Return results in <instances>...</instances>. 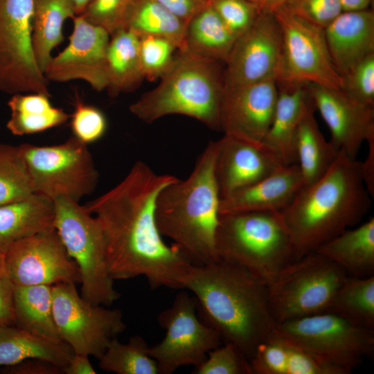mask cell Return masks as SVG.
Returning <instances> with one entry per match:
<instances>
[{"label":"cell","mask_w":374,"mask_h":374,"mask_svg":"<svg viewBox=\"0 0 374 374\" xmlns=\"http://www.w3.org/2000/svg\"><path fill=\"white\" fill-rule=\"evenodd\" d=\"M177 179L137 161L120 183L84 205L101 226L114 280L143 276L153 290L185 289L192 265L163 241L154 214L159 193Z\"/></svg>","instance_id":"6da1fadb"},{"label":"cell","mask_w":374,"mask_h":374,"mask_svg":"<svg viewBox=\"0 0 374 374\" xmlns=\"http://www.w3.org/2000/svg\"><path fill=\"white\" fill-rule=\"evenodd\" d=\"M185 289L197 300L198 317L248 359L273 332L267 285L246 268L219 260L192 265Z\"/></svg>","instance_id":"7a4b0ae2"},{"label":"cell","mask_w":374,"mask_h":374,"mask_svg":"<svg viewBox=\"0 0 374 374\" xmlns=\"http://www.w3.org/2000/svg\"><path fill=\"white\" fill-rule=\"evenodd\" d=\"M364 184L361 161L339 154L318 180L303 186L280 213L288 231L294 260L358 224L372 205Z\"/></svg>","instance_id":"3957f363"},{"label":"cell","mask_w":374,"mask_h":374,"mask_svg":"<svg viewBox=\"0 0 374 374\" xmlns=\"http://www.w3.org/2000/svg\"><path fill=\"white\" fill-rule=\"evenodd\" d=\"M216 153V141H211L190 175L164 187L155 202L159 233L170 239L193 266L219 260L215 250L220 202L214 173Z\"/></svg>","instance_id":"277c9868"},{"label":"cell","mask_w":374,"mask_h":374,"mask_svg":"<svg viewBox=\"0 0 374 374\" xmlns=\"http://www.w3.org/2000/svg\"><path fill=\"white\" fill-rule=\"evenodd\" d=\"M222 62L178 49L159 84L131 104L130 112L147 123L168 115H184L220 130L224 91Z\"/></svg>","instance_id":"5b68a950"},{"label":"cell","mask_w":374,"mask_h":374,"mask_svg":"<svg viewBox=\"0 0 374 374\" xmlns=\"http://www.w3.org/2000/svg\"><path fill=\"white\" fill-rule=\"evenodd\" d=\"M215 250L218 260L246 268L267 285L294 260L280 213L219 214Z\"/></svg>","instance_id":"8992f818"},{"label":"cell","mask_w":374,"mask_h":374,"mask_svg":"<svg viewBox=\"0 0 374 374\" xmlns=\"http://www.w3.org/2000/svg\"><path fill=\"white\" fill-rule=\"evenodd\" d=\"M53 202V226L79 268L80 295L94 305H111L121 294L109 272L104 235L98 220L71 198L60 197Z\"/></svg>","instance_id":"52a82bcc"},{"label":"cell","mask_w":374,"mask_h":374,"mask_svg":"<svg viewBox=\"0 0 374 374\" xmlns=\"http://www.w3.org/2000/svg\"><path fill=\"white\" fill-rule=\"evenodd\" d=\"M348 276L341 267L317 251L292 260L267 285L274 321L278 324L327 312Z\"/></svg>","instance_id":"ba28073f"},{"label":"cell","mask_w":374,"mask_h":374,"mask_svg":"<svg viewBox=\"0 0 374 374\" xmlns=\"http://www.w3.org/2000/svg\"><path fill=\"white\" fill-rule=\"evenodd\" d=\"M273 332L345 374L350 373L374 353V330L331 312L276 324Z\"/></svg>","instance_id":"9c48e42d"},{"label":"cell","mask_w":374,"mask_h":374,"mask_svg":"<svg viewBox=\"0 0 374 374\" xmlns=\"http://www.w3.org/2000/svg\"><path fill=\"white\" fill-rule=\"evenodd\" d=\"M33 192L51 199L67 197L78 202L96 189L99 174L87 144L73 136L62 143L19 145Z\"/></svg>","instance_id":"30bf717a"},{"label":"cell","mask_w":374,"mask_h":374,"mask_svg":"<svg viewBox=\"0 0 374 374\" xmlns=\"http://www.w3.org/2000/svg\"><path fill=\"white\" fill-rule=\"evenodd\" d=\"M52 304L60 337L74 353L99 359L110 341L126 328L119 309L90 303L79 294L74 283L52 285Z\"/></svg>","instance_id":"8fae6325"},{"label":"cell","mask_w":374,"mask_h":374,"mask_svg":"<svg viewBox=\"0 0 374 374\" xmlns=\"http://www.w3.org/2000/svg\"><path fill=\"white\" fill-rule=\"evenodd\" d=\"M33 6V0H0V91L51 97L32 47Z\"/></svg>","instance_id":"7c38bea8"},{"label":"cell","mask_w":374,"mask_h":374,"mask_svg":"<svg viewBox=\"0 0 374 374\" xmlns=\"http://www.w3.org/2000/svg\"><path fill=\"white\" fill-rule=\"evenodd\" d=\"M196 310L195 297L181 291L171 306L159 314L158 323L166 335L148 349L157 363L159 374H172L186 366L197 368L209 351L222 344L219 335L199 319Z\"/></svg>","instance_id":"4fadbf2b"},{"label":"cell","mask_w":374,"mask_h":374,"mask_svg":"<svg viewBox=\"0 0 374 374\" xmlns=\"http://www.w3.org/2000/svg\"><path fill=\"white\" fill-rule=\"evenodd\" d=\"M273 15L282 34V59L277 85L314 84L340 89L341 75L331 60L324 30L283 8Z\"/></svg>","instance_id":"5bb4252c"},{"label":"cell","mask_w":374,"mask_h":374,"mask_svg":"<svg viewBox=\"0 0 374 374\" xmlns=\"http://www.w3.org/2000/svg\"><path fill=\"white\" fill-rule=\"evenodd\" d=\"M5 262L13 285L81 282L79 268L53 226L12 244Z\"/></svg>","instance_id":"9a60e30c"},{"label":"cell","mask_w":374,"mask_h":374,"mask_svg":"<svg viewBox=\"0 0 374 374\" xmlns=\"http://www.w3.org/2000/svg\"><path fill=\"white\" fill-rule=\"evenodd\" d=\"M282 34L273 14L260 12L237 37L225 60L224 88L275 80L280 73Z\"/></svg>","instance_id":"2e32d148"},{"label":"cell","mask_w":374,"mask_h":374,"mask_svg":"<svg viewBox=\"0 0 374 374\" xmlns=\"http://www.w3.org/2000/svg\"><path fill=\"white\" fill-rule=\"evenodd\" d=\"M72 19L73 29L68 45L52 57L44 74L48 81L82 80L96 91L106 89V55L110 35L82 15Z\"/></svg>","instance_id":"e0dca14e"},{"label":"cell","mask_w":374,"mask_h":374,"mask_svg":"<svg viewBox=\"0 0 374 374\" xmlns=\"http://www.w3.org/2000/svg\"><path fill=\"white\" fill-rule=\"evenodd\" d=\"M275 80L224 88L220 113V130L254 144L262 145L278 98Z\"/></svg>","instance_id":"ac0fdd59"},{"label":"cell","mask_w":374,"mask_h":374,"mask_svg":"<svg viewBox=\"0 0 374 374\" xmlns=\"http://www.w3.org/2000/svg\"><path fill=\"white\" fill-rule=\"evenodd\" d=\"M308 92L330 129V142L356 159L363 143L374 137V107L354 100L340 89L309 84Z\"/></svg>","instance_id":"d6986e66"},{"label":"cell","mask_w":374,"mask_h":374,"mask_svg":"<svg viewBox=\"0 0 374 374\" xmlns=\"http://www.w3.org/2000/svg\"><path fill=\"white\" fill-rule=\"evenodd\" d=\"M216 143L214 173L220 199L256 183L283 166L262 145L226 134Z\"/></svg>","instance_id":"ffe728a7"},{"label":"cell","mask_w":374,"mask_h":374,"mask_svg":"<svg viewBox=\"0 0 374 374\" xmlns=\"http://www.w3.org/2000/svg\"><path fill=\"white\" fill-rule=\"evenodd\" d=\"M303 186L298 164L282 166L256 183L220 199L219 214L281 213Z\"/></svg>","instance_id":"44dd1931"},{"label":"cell","mask_w":374,"mask_h":374,"mask_svg":"<svg viewBox=\"0 0 374 374\" xmlns=\"http://www.w3.org/2000/svg\"><path fill=\"white\" fill-rule=\"evenodd\" d=\"M328 52L340 75L374 53V12H342L324 29Z\"/></svg>","instance_id":"7402d4cb"},{"label":"cell","mask_w":374,"mask_h":374,"mask_svg":"<svg viewBox=\"0 0 374 374\" xmlns=\"http://www.w3.org/2000/svg\"><path fill=\"white\" fill-rule=\"evenodd\" d=\"M308 84L277 85L274 116L262 145L283 166L297 164V133L302 117L312 103Z\"/></svg>","instance_id":"603a6c76"},{"label":"cell","mask_w":374,"mask_h":374,"mask_svg":"<svg viewBox=\"0 0 374 374\" xmlns=\"http://www.w3.org/2000/svg\"><path fill=\"white\" fill-rule=\"evenodd\" d=\"M253 374H345L274 332L249 360Z\"/></svg>","instance_id":"cb8c5ba5"},{"label":"cell","mask_w":374,"mask_h":374,"mask_svg":"<svg viewBox=\"0 0 374 374\" xmlns=\"http://www.w3.org/2000/svg\"><path fill=\"white\" fill-rule=\"evenodd\" d=\"M54 202L33 193L0 206V251L6 253L14 242L53 226Z\"/></svg>","instance_id":"d4e9b609"},{"label":"cell","mask_w":374,"mask_h":374,"mask_svg":"<svg viewBox=\"0 0 374 374\" xmlns=\"http://www.w3.org/2000/svg\"><path fill=\"white\" fill-rule=\"evenodd\" d=\"M341 267L348 276L366 277L374 273V218L346 229L317 251Z\"/></svg>","instance_id":"484cf974"},{"label":"cell","mask_w":374,"mask_h":374,"mask_svg":"<svg viewBox=\"0 0 374 374\" xmlns=\"http://www.w3.org/2000/svg\"><path fill=\"white\" fill-rule=\"evenodd\" d=\"M65 342L52 340L16 326H0V367L40 359L64 368L73 355Z\"/></svg>","instance_id":"4316f807"},{"label":"cell","mask_w":374,"mask_h":374,"mask_svg":"<svg viewBox=\"0 0 374 374\" xmlns=\"http://www.w3.org/2000/svg\"><path fill=\"white\" fill-rule=\"evenodd\" d=\"M106 90L110 98L132 92L143 81L139 37L123 29L110 36L106 55Z\"/></svg>","instance_id":"83f0119b"},{"label":"cell","mask_w":374,"mask_h":374,"mask_svg":"<svg viewBox=\"0 0 374 374\" xmlns=\"http://www.w3.org/2000/svg\"><path fill=\"white\" fill-rule=\"evenodd\" d=\"M77 15L71 0H33L31 42L35 58L44 73L51 52L64 37V21Z\"/></svg>","instance_id":"f1b7e54d"},{"label":"cell","mask_w":374,"mask_h":374,"mask_svg":"<svg viewBox=\"0 0 374 374\" xmlns=\"http://www.w3.org/2000/svg\"><path fill=\"white\" fill-rule=\"evenodd\" d=\"M13 313L17 327L52 340L62 341L53 317L52 285H14Z\"/></svg>","instance_id":"f546056e"},{"label":"cell","mask_w":374,"mask_h":374,"mask_svg":"<svg viewBox=\"0 0 374 374\" xmlns=\"http://www.w3.org/2000/svg\"><path fill=\"white\" fill-rule=\"evenodd\" d=\"M235 40L210 1L187 23L184 44L181 50L224 63Z\"/></svg>","instance_id":"4dcf8cb0"},{"label":"cell","mask_w":374,"mask_h":374,"mask_svg":"<svg viewBox=\"0 0 374 374\" xmlns=\"http://www.w3.org/2000/svg\"><path fill=\"white\" fill-rule=\"evenodd\" d=\"M315 111L312 101L302 117L297 133V164L303 186L321 178L332 166L339 152L321 132L314 116Z\"/></svg>","instance_id":"1f68e13d"},{"label":"cell","mask_w":374,"mask_h":374,"mask_svg":"<svg viewBox=\"0 0 374 374\" xmlns=\"http://www.w3.org/2000/svg\"><path fill=\"white\" fill-rule=\"evenodd\" d=\"M49 96L39 93H15L8 102L10 118L6 127L15 136L43 132L66 123L70 116L51 105Z\"/></svg>","instance_id":"d6a6232c"},{"label":"cell","mask_w":374,"mask_h":374,"mask_svg":"<svg viewBox=\"0 0 374 374\" xmlns=\"http://www.w3.org/2000/svg\"><path fill=\"white\" fill-rule=\"evenodd\" d=\"M186 24L155 0H135L126 29L138 37L152 35L166 38L184 47Z\"/></svg>","instance_id":"836d02e7"},{"label":"cell","mask_w":374,"mask_h":374,"mask_svg":"<svg viewBox=\"0 0 374 374\" xmlns=\"http://www.w3.org/2000/svg\"><path fill=\"white\" fill-rule=\"evenodd\" d=\"M327 312L374 330V276H348L337 291Z\"/></svg>","instance_id":"e575fe53"},{"label":"cell","mask_w":374,"mask_h":374,"mask_svg":"<svg viewBox=\"0 0 374 374\" xmlns=\"http://www.w3.org/2000/svg\"><path fill=\"white\" fill-rule=\"evenodd\" d=\"M148 345L139 335L127 344L113 338L99 360L102 370L116 374H159L157 362L148 355Z\"/></svg>","instance_id":"d590c367"},{"label":"cell","mask_w":374,"mask_h":374,"mask_svg":"<svg viewBox=\"0 0 374 374\" xmlns=\"http://www.w3.org/2000/svg\"><path fill=\"white\" fill-rule=\"evenodd\" d=\"M33 193L19 146L0 143V206L24 199Z\"/></svg>","instance_id":"8d00e7d4"},{"label":"cell","mask_w":374,"mask_h":374,"mask_svg":"<svg viewBox=\"0 0 374 374\" xmlns=\"http://www.w3.org/2000/svg\"><path fill=\"white\" fill-rule=\"evenodd\" d=\"M139 50L144 78L154 81L168 70L178 48L166 38L147 35L139 37Z\"/></svg>","instance_id":"74e56055"},{"label":"cell","mask_w":374,"mask_h":374,"mask_svg":"<svg viewBox=\"0 0 374 374\" xmlns=\"http://www.w3.org/2000/svg\"><path fill=\"white\" fill-rule=\"evenodd\" d=\"M135 0H91L82 15L86 20L104 28L109 35L126 29Z\"/></svg>","instance_id":"f35d334b"},{"label":"cell","mask_w":374,"mask_h":374,"mask_svg":"<svg viewBox=\"0 0 374 374\" xmlns=\"http://www.w3.org/2000/svg\"><path fill=\"white\" fill-rule=\"evenodd\" d=\"M340 89L348 97L374 107V53L370 54L341 75Z\"/></svg>","instance_id":"ab89813d"},{"label":"cell","mask_w":374,"mask_h":374,"mask_svg":"<svg viewBox=\"0 0 374 374\" xmlns=\"http://www.w3.org/2000/svg\"><path fill=\"white\" fill-rule=\"evenodd\" d=\"M195 374H253L248 359L231 343H223L208 352Z\"/></svg>","instance_id":"60d3db41"},{"label":"cell","mask_w":374,"mask_h":374,"mask_svg":"<svg viewBox=\"0 0 374 374\" xmlns=\"http://www.w3.org/2000/svg\"><path fill=\"white\" fill-rule=\"evenodd\" d=\"M282 8L322 29L343 12L339 0H289Z\"/></svg>","instance_id":"b9f144b4"},{"label":"cell","mask_w":374,"mask_h":374,"mask_svg":"<svg viewBox=\"0 0 374 374\" xmlns=\"http://www.w3.org/2000/svg\"><path fill=\"white\" fill-rule=\"evenodd\" d=\"M224 25L236 39L253 24L259 12L247 0H210Z\"/></svg>","instance_id":"7bdbcfd3"},{"label":"cell","mask_w":374,"mask_h":374,"mask_svg":"<svg viewBox=\"0 0 374 374\" xmlns=\"http://www.w3.org/2000/svg\"><path fill=\"white\" fill-rule=\"evenodd\" d=\"M71 127L74 136L87 144L103 136L107 123L100 110L77 98L71 116Z\"/></svg>","instance_id":"ee69618b"},{"label":"cell","mask_w":374,"mask_h":374,"mask_svg":"<svg viewBox=\"0 0 374 374\" xmlns=\"http://www.w3.org/2000/svg\"><path fill=\"white\" fill-rule=\"evenodd\" d=\"M13 287L5 262V253L0 251V326L15 325Z\"/></svg>","instance_id":"f6af8a7d"},{"label":"cell","mask_w":374,"mask_h":374,"mask_svg":"<svg viewBox=\"0 0 374 374\" xmlns=\"http://www.w3.org/2000/svg\"><path fill=\"white\" fill-rule=\"evenodd\" d=\"M155 1L186 24L195 15L210 3V0Z\"/></svg>","instance_id":"bcb514c9"},{"label":"cell","mask_w":374,"mask_h":374,"mask_svg":"<svg viewBox=\"0 0 374 374\" xmlns=\"http://www.w3.org/2000/svg\"><path fill=\"white\" fill-rule=\"evenodd\" d=\"M1 373L8 374H62L63 368L40 359H28L16 364L3 366Z\"/></svg>","instance_id":"7dc6e473"},{"label":"cell","mask_w":374,"mask_h":374,"mask_svg":"<svg viewBox=\"0 0 374 374\" xmlns=\"http://www.w3.org/2000/svg\"><path fill=\"white\" fill-rule=\"evenodd\" d=\"M368 146V154L361 162L362 178L366 188L371 197H374V137L366 141Z\"/></svg>","instance_id":"c3c4849f"},{"label":"cell","mask_w":374,"mask_h":374,"mask_svg":"<svg viewBox=\"0 0 374 374\" xmlns=\"http://www.w3.org/2000/svg\"><path fill=\"white\" fill-rule=\"evenodd\" d=\"M66 374H96L97 372L91 364L89 356L74 353L68 364L63 368Z\"/></svg>","instance_id":"681fc988"},{"label":"cell","mask_w":374,"mask_h":374,"mask_svg":"<svg viewBox=\"0 0 374 374\" xmlns=\"http://www.w3.org/2000/svg\"><path fill=\"white\" fill-rule=\"evenodd\" d=\"M259 13H271L282 8L289 0H247Z\"/></svg>","instance_id":"f907efd6"},{"label":"cell","mask_w":374,"mask_h":374,"mask_svg":"<svg viewBox=\"0 0 374 374\" xmlns=\"http://www.w3.org/2000/svg\"><path fill=\"white\" fill-rule=\"evenodd\" d=\"M372 0H339L343 12L358 11L368 8Z\"/></svg>","instance_id":"816d5d0a"},{"label":"cell","mask_w":374,"mask_h":374,"mask_svg":"<svg viewBox=\"0 0 374 374\" xmlns=\"http://www.w3.org/2000/svg\"><path fill=\"white\" fill-rule=\"evenodd\" d=\"M75 7L77 15H81L91 0H71Z\"/></svg>","instance_id":"f5cc1de1"}]
</instances>
